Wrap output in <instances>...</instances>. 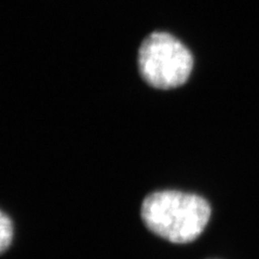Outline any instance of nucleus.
Returning a JSON list of instances; mask_svg holds the SVG:
<instances>
[{"label": "nucleus", "instance_id": "1", "mask_svg": "<svg viewBox=\"0 0 259 259\" xmlns=\"http://www.w3.org/2000/svg\"><path fill=\"white\" fill-rule=\"evenodd\" d=\"M212 209L198 194L176 190L152 192L142 203L144 225L153 234L176 244L198 239L209 222Z\"/></svg>", "mask_w": 259, "mask_h": 259}, {"label": "nucleus", "instance_id": "2", "mask_svg": "<svg viewBox=\"0 0 259 259\" xmlns=\"http://www.w3.org/2000/svg\"><path fill=\"white\" fill-rule=\"evenodd\" d=\"M137 63L146 82L153 88L168 90L183 85L188 80L193 56L173 35L155 31L143 40Z\"/></svg>", "mask_w": 259, "mask_h": 259}, {"label": "nucleus", "instance_id": "3", "mask_svg": "<svg viewBox=\"0 0 259 259\" xmlns=\"http://www.w3.org/2000/svg\"><path fill=\"white\" fill-rule=\"evenodd\" d=\"M14 236L13 223L5 212L0 213V250L4 254L10 247Z\"/></svg>", "mask_w": 259, "mask_h": 259}]
</instances>
